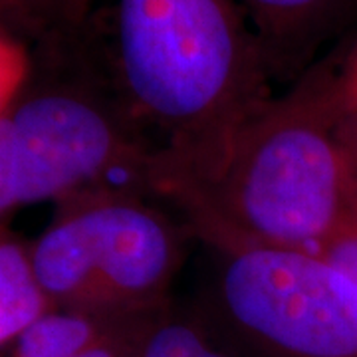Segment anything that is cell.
Listing matches in <instances>:
<instances>
[{
	"mask_svg": "<svg viewBox=\"0 0 357 357\" xmlns=\"http://www.w3.org/2000/svg\"><path fill=\"white\" fill-rule=\"evenodd\" d=\"M86 30L151 149L147 191L161 203L213 177L238 129L274 98L236 0H103Z\"/></svg>",
	"mask_w": 357,
	"mask_h": 357,
	"instance_id": "1",
	"label": "cell"
},
{
	"mask_svg": "<svg viewBox=\"0 0 357 357\" xmlns=\"http://www.w3.org/2000/svg\"><path fill=\"white\" fill-rule=\"evenodd\" d=\"M344 112L319 58L256 112L213 177L169 206L213 252L298 248L318 252L357 199V167L340 137Z\"/></svg>",
	"mask_w": 357,
	"mask_h": 357,
	"instance_id": "2",
	"label": "cell"
},
{
	"mask_svg": "<svg viewBox=\"0 0 357 357\" xmlns=\"http://www.w3.org/2000/svg\"><path fill=\"white\" fill-rule=\"evenodd\" d=\"M30 52L24 86L0 112V222L109 183L147 191L151 149L86 28L42 34Z\"/></svg>",
	"mask_w": 357,
	"mask_h": 357,
	"instance_id": "3",
	"label": "cell"
},
{
	"mask_svg": "<svg viewBox=\"0 0 357 357\" xmlns=\"http://www.w3.org/2000/svg\"><path fill=\"white\" fill-rule=\"evenodd\" d=\"M163 204L133 183L100 185L58 201L48 227L30 243L52 307L112 319L171 307L192 234Z\"/></svg>",
	"mask_w": 357,
	"mask_h": 357,
	"instance_id": "4",
	"label": "cell"
},
{
	"mask_svg": "<svg viewBox=\"0 0 357 357\" xmlns=\"http://www.w3.org/2000/svg\"><path fill=\"white\" fill-rule=\"evenodd\" d=\"M217 256L213 304L225 332L255 357H357V280L298 248Z\"/></svg>",
	"mask_w": 357,
	"mask_h": 357,
	"instance_id": "5",
	"label": "cell"
},
{
	"mask_svg": "<svg viewBox=\"0 0 357 357\" xmlns=\"http://www.w3.org/2000/svg\"><path fill=\"white\" fill-rule=\"evenodd\" d=\"M255 28L274 84L292 86L319 50L357 22V0H236Z\"/></svg>",
	"mask_w": 357,
	"mask_h": 357,
	"instance_id": "6",
	"label": "cell"
},
{
	"mask_svg": "<svg viewBox=\"0 0 357 357\" xmlns=\"http://www.w3.org/2000/svg\"><path fill=\"white\" fill-rule=\"evenodd\" d=\"M50 310L54 307L34 272L30 243L0 222V349L10 347Z\"/></svg>",
	"mask_w": 357,
	"mask_h": 357,
	"instance_id": "7",
	"label": "cell"
},
{
	"mask_svg": "<svg viewBox=\"0 0 357 357\" xmlns=\"http://www.w3.org/2000/svg\"><path fill=\"white\" fill-rule=\"evenodd\" d=\"M119 319L126 318L50 310L16 337L6 357H76Z\"/></svg>",
	"mask_w": 357,
	"mask_h": 357,
	"instance_id": "8",
	"label": "cell"
},
{
	"mask_svg": "<svg viewBox=\"0 0 357 357\" xmlns=\"http://www.w3.org/2000/svg\"><path fill=\"white\" fill-rule=\"evenodd\" d=\"M133 357H241L197 319L177 316L173 307L155 316Z\"/></svg>",
	"mask_w": 357,
	"mask_h": 357,
	"instance_id": "9",
	"label": "cell"
},
{
	"mask_svg": "<svg viewBox=\"0 0 357 357\" xmlns=\"http://www.w3.org/2000/svg\"><path fill=\"white\" fill-rule=\"evenodd\" d=\"M32 52L0 20V112L8 107L30 74Z\"/></svg>",
	"mask_w": 357,
	"mask_h": 357,
	"instance_id": "10",
	"label": "cell"
},
{
	"mask_svg": "<svg viewBox=\"0 0 357 357\" xmlns=\"http://www.w3.org/2000/svg\"><path fill=\"white\" fill-rule=\"evenodd\" d=\"M159 314L139 316V318H126L115 321L114 326L103 333L102 337H98L93 344L88 345L84 351H79L76 357H133L141 342V335L145 332V328Z\"/></svg>",
	"mask_w": 357,
	"mask_h": 357,
	"instance_id": "11",
	"label": "cell"
},
{
	"mask_svg": "<svg viewBox=\"0 0 357 357\" xmlns=\"http://www.w3.org/2000/svg\"><path fill=\"white\" fill-rule=\"evenodd\" d=\"M0 20L38 38L50 30L48 0H0Z\"/></svg>",
	"mask_w": 357,
	"mask_h": 357,
	"instance_id": "12",
	"label": "cell"
},
{
	"mask_svg": "<svg viewBox=\"0 0 357 357\" xmlns=\"http://www.w3.org/2000/svg\"><path fill=\"white\" fill-rule=\"evenodd\" d=\"M318 252L357 280V199L344 225Z\"/></svg>",
	"mask_w": 357,
	"mask_h": 357,
	"instance_id": "13",
	"label": "cell"
},
{
	"mask_svg": "<svg viewBox=\"0 0 357 357\" xmlns=\"http://www.w3.org/2000/svg\"><path fill=\"white\" fill-rule=\"evenodd\" d=\"M102 2L103 0H48V32H82Z\"/></svg>",
	"mask_w": 357,
	"mask_h": 357,
	"instance_id": "14",
	"label": "cell"
},
{
	"mask_svg": "<svg viewBox=\"0 0 357 357\" xmlns=\"http://www.w3.org/2000/svg\"><path fill=\"white\" fill-rule=\"evenodd\" d=\"M354 117H356V119H357V115H354Z\"/></svg>",
	"mask_w": 357,
	"mask_h": 357,
	"instance_id": "15",
	"label": "cell"
}]
</instances>
